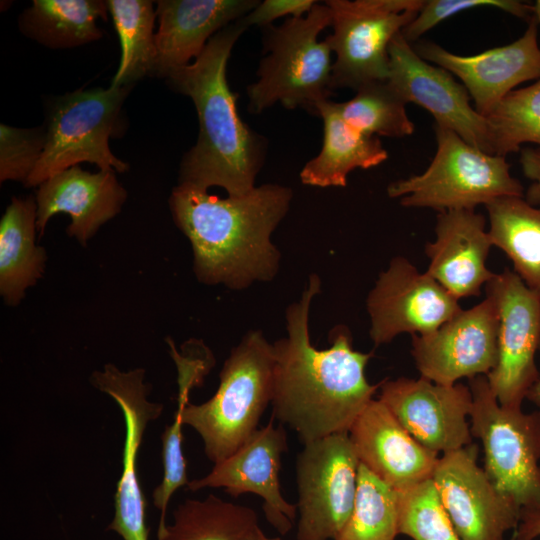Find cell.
I'll return each instance as SVG.
<instances>
[{
    "mask_svg": "<svg viewBox=\"0 0 540 540\" xmlns=\"http://www.w3.org/2000/svg\"><path fill=\"white\" fill-rule=\"evenodd\" d=\"M320 290V277L312 274L300 299L286 309L287 336L273 343L272 417L293 429L303 444L348 433L381 385L365 376L373 352L354 350L346 327L333 329L329 348L312 345L310 306Z\"/></svg>",
    "mask_w": 540,
    "mask_h": 540,
    "instance_id": "obj_1",
    "label": "cell"
},
{
    "mask_svg": "<svg viewBox=\"0 0 540 540\" xmlns=\"http://www.w3.org/2000/svg\"><path fill=\"white\" fill-rule=\"evenodd\" d=\"M292 197L289 187L278 184L227 198L190 183L174 187L169 205L176 225L191 243L197 279L234 290L272 280L281 255L271 235Z\"/></svg>",
    "mask_w": 540,
    "mask_h": 540,
    "instance_id": "obj_2",
    "label": "cell"
},
{
    "mask_svg": "<svg viewBox=\"0 0 540 540\" xmlns=\"http://www.w3.org/2000/svg\"><path fill=\"white\" fill-rule=\"evenodd\" d=\"M241 19L215 34L192 63L167 76L175 91L191 98L199 121L196 144L180 164L179 183L206 190L218 186L228 196H242L256 187L265 154L261 136L239 117L238 94L226 79L232 48L247 29Z\"/></svg>",
    "mask_w": 540,
    "mask_h": 540,
    "instance_id": "obj_3",
    "label": "cell"
},
{
    "mask_svg": "<svg viewBox=\"0 0 540 540\" xmlns=\"http://www.w3.org/2000/svg\"><path fill=\"white\" fill-rule=\"evenodd\" d=\"M274 365L273 343L261 331H249L225 360L215 394L184 408V425L200 435L205 455L214 464L232 455L258 429L272 402Z\"/></svg>",
    "mask_w": 540,
    "mask_h": 540,
    "instance_id": "obj_4",
    "label": "cell"
},
{
    "mask_svg": "<svg viewBox=\"0 0 540 540\" xmlns=\"http://www.w3.org/2000/svg\"><path fill=\"white\" fill-rule=\"evenodd\" d=\"M331 23L330 8L316 3L302 17L266 27L268 54L260 61L258 80L247 88L251 112L280 102L287 109L302 107L316 114L332 90V51L326 40L318 41Z\"/></svg>",
    "mask_w": 540,
    "mask_h": 540,
    "instance_id": "obj_5",
    "label": "cell"
},
{
    "mask_svg": "<svg viewBox=\"0 0 540 540\" xmlns=\"http://www.w3.org/2000/svg\"><path fill=\"white\" fill-rule=\"evenodd\" d=\"M437 149L419 175L392 182L387 193L405 207L439 212L474 210L503 197H523L524 188L510 174L506 158L483 152L450 129L435 125Z\"/></svg>",
    "mask_w": 540,
    "mask_h": 540,
    "instance_id": "obj_6",
    "label": "cell"
},
{
    "mask_svg": "<svg viewBox=\"0 0 540 540\" xmlns=\"http://www.w3.org/2000/svg\"><path fill=\"white\" fill-rule=\"evenodd\" d=\"M468 381L470 432L482 443L487 476L523 510L540 511V410L502 407L485 375Z\"/></svg>",
    "mask_w": 540,
    "mask_h": 540,
    "instance_id": "obj_7",
    "label": "cell"
},
{
    "mask_svg": "<svg viewBox=\"0 0 540 540\" xmlns=\"http://www.w3.org/2000/svg\"><path fill=\"white\" fill-rule=\"evenodd\" d=\"M132 86L76 90L56 99L46 127L43 153L24 183L39 186L51 176L82 162L100 170H128L110 150L122 105Z\"/></svg>",
    "mask_w": 540,
    "mask_h": 540,
    "instance_id": "obj_8",
    "label": "cell"
},
{
    "mask_svg": "<svg viewBox=\"0 0 540 540\" xmlns=\"http://www.w3.org/2000/svg\"><path fill=\"white\" fill-rule=\"evenodd\" d=\"M423 0H328L333 33L325 40L335 61L331 87L354 90L389 77L392 39L417 16Z\"/></svg>",
    "mask_w": 540,
    "mask_h": 540,
    "instance_id": "obj_9",
    "label": "cell"
},
{
    "mask_svg": "<svg viewBox=\"0 0 540 540\" xmlns=\"http://www.w3.org/2000/svg\"><path fill=\"white\" fill-rule=\"evenodd\" d=\"M360 462L348 433L304 444L296 462L297 540H333L353 510Z\"/></svg>",
    "mask_w": 540,
    "mask_h": 540,
    "instance_id": "obj_10",
    "label": "cell"
},
{
    "mask_svg": "<svg viewBox=\"0 0 540 540\" xmlns=\"http://www.w3.org/2000/svg\"><path fill=\"white\" fill-rule=\"evenodd\" d=\"M498 312L497 362L486 375L499 404L521 409L540 374L535 363L540 348V294L509 269L485 284Z\"/></svg>",
    "mask_w": 540,
    "mask_h": 540,
    "instance_id": "obj_11",
    "label": "cell"
},
{
    "mask_svg": "<svg viewBox=\"0 0 540 540\" xmlns=\"http://www.w3.org/2000/svg\"><path fill=\"white\" fill-rule=\"evenodd\" d=\"M477 455L472 443L442 454L432 479L460 540H504L522 508L494 486Z\"/></svg>",
    "mask_w": 540,
    "mask_h": 540,
    "instance_id": "obj_12",
    "label": "cell"
},
{
    "mask_svg": "<svg viewBox=\"0 0 540 540\" xmlns=\"http://www.w3.org/2000/svg\"><path fill=\"white\" fill-rule=\"evenodd\" d=\"M366 306L376 347L402 333H432L462 310L457 298L400 256L381 272Z\"/></svg>",
    "mask_w": 540,
    "mask_h": 540,
    "instance_id": "obj_13",
    "label": "cell"
},
{
    "mask_svg": "<svg viewBox=\"0 0 540 540\" xmlns=\"http://www.w3.org/2000/svg\"><path fill=\"white\" fill-rule=\"evenodd\" d=\"M388 55L387 81L406 103L421 106L434 117L436 125L493 154L487 119L470 105L464 85L447 70L422 59L401 32L392 39Z\"/></svg>",
    "mask_w": 540,
    "mask_h": 540,
    "instance_id": "obj_14",
    "label": "cell"
},
{
    "mask_svg": "<svg viewBox=\"0 0 540 540\" xmlns=\"http://www.w3.org/2000/svg\"><path fill=\"white\" fill-rule=\"evenodd\" d=\"M145 370L123 372L113 364L91 375V384L118 404L125 421L123 469L114 499V517L107 529L123 540H148L145 523V499L137 476V454L148 424L162 411L161 403L148 399L150 389L144 383Z\"/></svg>",
    "mask_w": 540,
    "mask_h": 540,
    "instance_id": "obj_15",
    "label": "cell"
},
{
    "mask_svg": "<svg viewBox=\"0 0 540 540\" xmlns=\"http://www.w3.org/2000/svg\"><path fill=\"white\" fill-rule=\"evenodd\" d=\"M498 323L496 305L486 296L434 332L411 335V354L421 377L453 385L461 378L488 375L497 362Z\"/></svg>",
    "mask_w": 540,
    "mask_h": 540,
    "instance_id": "obj_16",
    "label": "cell"
},
{
    "mask_svg": "<svg viewBox=\"0 0 540 540\" xmlns=\"http://www.w3.org/2000/svg\"><path fill=\"white\" fill-rule=\"evenodd\" d=\"M380 388L379 400L426 449L442 455L472 443L468 386L401 377L382 381Z\"/></svg>",
    "mask_w": 540,
    "mask_h": 540,
    "instance_id": "obj_17",
    "label": "cell"
},
{
    "mask_svg": "<svg viewBox=\"0 0 540 540\" xmlns=\"http://www.w3.org/2000/svg\"><path fill=\"white\" fill-rule=\"evenodd\" d=\"M257 429L232 455L214 464L204 477L189 481L187 489L223 488L232 497L253 493L263 499L265 518L279 534H287L297 516V505L284 499L280 486L281 457L288 449L283 424Z\"/></svg>",
    "mask_w": 540,
    "mask_h": 540,
    "instance_id": "obj_18",
    "label": "cell"
},
{
    "mask_svg": "<svg viewBox=\"0 0 540 540\" xmlns=\"http://www.w3.org/2000/svg\"><path fill=\"white\" fill-rule=\"evenodd\" d=\"M412 46L422 59L457 76L484 117L516 86L540 78L538 22L534 16L516 41L476 55H457L428 40Z\"/></svg>",
    "mask_w": 540,
    "mask_h": 540,
    "instance_id": "obj_19",
    "label": "cell"
},
{
    "mask_svg": "<svg viewBox=\"0 0 540 540\" xmlns=\"http://www.w3.org/2000/svg\"><path fill=\"white\" fill-rule=\"evenodd\" d=\"M348 434L359 462L392 489L432 478L439 455L416 441L379 399L367 404Z\"/></svg>",
    "mask_w": 540,
    "mask_h": 540,
    "instance_id": "obj_20",
    "label": "cell"
},
{
    "mask_svg": "<svg viewBox=\"0 0 540 540\" xmlns=\"http://www.w3.org/2000/svg\"><path fill=\"white\" fill-rule=\"evenodd\" d=\"M126 197L113 169L92 173L77 165L57 173L36 191L39 237L52 216L66 213L71 217L68 235L86 245L100 226L120 212Z\"/></svg>",
    "mask_w": 540,
    "mask_h": 540,
    "instance_id": "obj_21",
    "label": "cell"
},
{
    "mask_svg": "<svg viewBox=\"0 0 540 540\" xmlns=\"http://www.w3.org/2000/svg\"><path fill=\"white\" fill-rule=\"evenodd\" d=\"M255 0H159L152 76L165 77L197 59L209 40L247 15Z\"/></svg>",
    "mask_w": 540,
    "mask_h": 540,
    "instance_id": "obj_22",
    "label": "cell"
},
{
    "mask_svg": "<svg viewBox=\"0 0 540 540\" xmlns=\"http://www.w3.org/2000/svg\"><path fill=\"white\" fill-rule=\"evenodd\" d=\"M485 223L474 210L440 212L436 240L425 247L427 273L457 299L480 295L494 274L486 267L492 242Z\"/></svg>",
    "mask_w": 540,
    "mask_h": 540,
    "instance_id": "obj_23",
    "label": "cell"
},
{
    "mask_svg": "<svg viewBox=\"0 0 540 540\" xmlns=\"http://www.w3.org/2000/svg\"><path fill=\"white\" fill-rule=\"evenodd\" d=\"M316 114L323 120V144L320 153L302 168L303 184L345 187L352 170L368 169L388 158L378 137L359 133L343 120L336 102L319 103Z\"/></svg>",
    "mask_w": 540,
    "mask_h": 540,
    "instance_id": "obj_24",
    "label": "cell"
},
{
    "mask_svg": "<svg viewBox=\"0 0 540 540\" xmlns=\"http://www.w3.org/2000/svg\"><path fill=\"white\" fill-rule=\"evenodd\" d=\"M35 197H13L0 221V294L8 305L18 304L26 289L43 275L45 249L35 242Z\"/></svg>",
    "mask_w": 540,
    "mask_h": 540,
    "instance_id": "obj_25",
    "label": "cell"
},
{
    "mask_svg": "<svg viewBox=\"0 0 540 540\" xmlns=\"http://www.w3.org/2000/svg\"><path fill=\"white\" fill-rule=\"evenodd\" d=\"M107 13L106 1L34 0L20 15L19 29L49 48H72L100 39L96 20H106Z\"/></svg>",
    "mask_w": 540,
    "mask_h": 540,
    "instance_id": "obj_26",
    "label": "cell"
},
{
    "mask_svg": "<svg viewBox=\"0 0 540 540\" xmlns=\"http://www.w3.org/2000/svg\"><path fill=\"white\" fill-rule=\"evenodd\" d=\"M486 209L492 245L505 252L527 287L540 294V205L523 197H503Z\"/></svg>",
    "mask_w": 540,
    "mask_h": 540,
    "instance_id": "obj_27",
    "label": "cell"
},
{
    "mask_svg": "<svg viewBox=\"0 0 540 540\" xmlns=\"http://www.w3.org/2000/svg\"><path fill=\"white\" fill-rule=\"evenodd\" d=\"M174 521L157 532V540H251L257 529L254 509L213 494L186 499L173 512Z\"/></svg>",
    "mask_w": 540,
    "mask_h": 540,
    "instance_id": "obj_28",
    "label": "cell"
},
{
    "mask_svg": "<svg viewBox=\"0 0 540 540\" xmlns=\"http://www.w3.org/2000/svg\"><path fill=\"white\" fill-rule=\"evenodd\" d=\"M121 45V58L111 87L132 86L144 76L153 75L156 61V10L148 0H108Z\"/></svg>",
    "mask_w": 540,
    "mask_h": 540,
    "instance_id": "obj_29",
    "label": "cell"
},
{
    "mask_svg": "<svg viewBox=\"0 0 540 540\" xmlns=\"http://www.w3.org/2000/svg\"><path fill=\"white\" fill-rule=\"evenodd\" d=\"M406 104L388 81H377L357 89L354 97L337 103V108L343 120L359 133L404 137L414 132Z\"/></svg>",
    "mask_w": 540,
    "mask_h": 540,
    "instance_id": "obj_30",
    "label": "cell"
},
{
    "mask_svg": "<svg viewBox=\"0 0 540 540\" xmlns=\"http://www.w3.org/2000/svg\"><path fill=\"white\" fill-rule=\"evenodd\" d=\"M398 492L360 463L353 510L333 540H395Z\"/></svg>",
    "mask_w": 540,
    "mask_h": 540,
    "instance_id": "obj_31",
    "label": "cell"
},
{
    "mask_svg": "<svg viewBox=\"0 0 540 540\" xmlns=\"http://www.w3.org/2000/svg\"><path fill=\"white\" fill-rule=\"evenodd\" d=\"M485 117L494 155L518 152L525 143L540 147V78L508 93Z\"/></svg>",
    "mask_w": 540,
    "mask_h": 540,
    "instance_id": "obj_32",
    "label": "cell"
},
{
    "mask_svg": "<svg viewBox=\"0 0 540 540\" xmlns=\"http://www.w3.org/2000/svg\"><path fill=\"white\" fill-rule=\"evenodd\" d=\"M178 375L177 409L172 424L166 425L161 435L163 479L152 493L153 503L161 513L158 531L163 530L167 525L166 511L172 495L178 488L187 486L189 483L182 449L183 411L189 403L190 390L203 382V375L190 366L178 367Z\"/></svg>",
    "mask_w": 540,
    "mask_h": 540,
    "instance_id": "obj_33",
    "label": "cell"
},
{
    "mask_svg": "<svg viewBox=\"0 0 540 540\" xmlns=\"http://www.w3.org/2000/svg\"><path fill=\"white\" fill-rule=\"evenodd\" d=\"M398 492V535L413 540H460L432 478Z\"/></svg>",
    "mask_w": 540,
    "mask_h": 540,
    "instance_id": "obj_34",
    "label": "cell"
},
{
    "mask_svg": "<svg viewBox=\"0 0 540 540\" xmlns=\"http://www.w3.org/2000/svg\"><path fill=\"white\" fill-rule=\"evenodd\" d=\"M46 128L0 125V181L26 182L45 146Z\"/></svg>",
    "mask_w": 540,
    "mask_h": 540,
    "instance_id": "obj_35",
    "label": "cell"
},
{
    "mask_svg": "<svg viewBox=\"0 0 540 540\" xmlns=\"http://www.w3.org/2000/svg\"><path fill=\"white\" fill-rule=\"evenodd\" d=\"M476 7L498 8L528 21L533 17L532 5L516 0H429L401 33L409 43L414 42L443 20Z\"/></svg>",
    "mask_w": 540,
    "mask_h": 540,
    "instance_id": "obj_36",
    "label": "cell"
},
{
    "mask_svg": "<svg viewBox=\"0 0 540 540\" xmlns=\"http://www.w3.org/2000/svg\"><path fill=\"white\" fill-rule=\"evenodd\" d=\"M316 3L315 0H265L259 2L241 20L247 28L251 25L267 27L282 16L302 17Z\"/></svg>",
    "mask_w": 540,
    "mask_h": 540,
    "instance_id": "obj_37",
    "label": "cell"
},
{
    "mask_svg": "<svg viewBox=\"0 0 540 540\" xmlns=\"http://www.w3.org/2000/svg\"><path fill=\"white\" fill-rule=\"evenodd\" d=\"M520 164L525 177L533 182L527 190L526 201L540 205V147L523 149Z\"/></svg>",
    "mask_w": 540,
    "mask_h": 540,
    "instance_id": "obj_38",
    "label": "cell"
},
{
    "mask_svg": "<svg viewBox=\"0 0 540 540\" xmlns=\"http://www.w3.org/2000/svg\"><path fill=\"white\" fill-rule=\"evenodd\" d=\"M540 537V511H521L513 540H535Z\"/></svg>",
    "mask_w": 540,
    "mask_h": 540,
    "instance_id": "obj_39",
    "label": "cell"
},
{
    "mask_svg": "<svg viewBox=\"0 0 540 540\" xmlns=\"http://www.w3.org/2000/svg\"><path fill=\"white\" fill-rule=\"evenodd\" d=\"M526 398L534 403L538 407V410H540V376L528 391Z\"/></svg>",
    "mask_w": 540,
    "mask_h": 540,
    "instance_id": "obj_40",
    "label": "cell"
},
{
    "mask_svg": "<svg viewBox=\"0 0 540 540\" xmlns=\"http://www.w3.org/2000/svg\"><path fill=\"white\" fill-rule=\"evenodd\" d=\"M251 540H282L280 537H268L259 527Z\"/></svg>",
    "mask_w": 540,
    "mask_h": 540,
    "instance_id": "obj_41",
    "label": "cell"
},
{
    "mask_svg": "<svg viewBox=\"0 0 540 540\" xmlns=\"http://www.w3.org/2000/svg\"><path fill=\"white\" fill-rule=\"evenodd\" d=\"M533 16L540 24V0H537L534 5H532Z\"/></svg>",
    "mask_w": 540,
    "mask_h": 540,
    "instance_id": "obj_42",
    "label": "cell"
}]
</instances>
